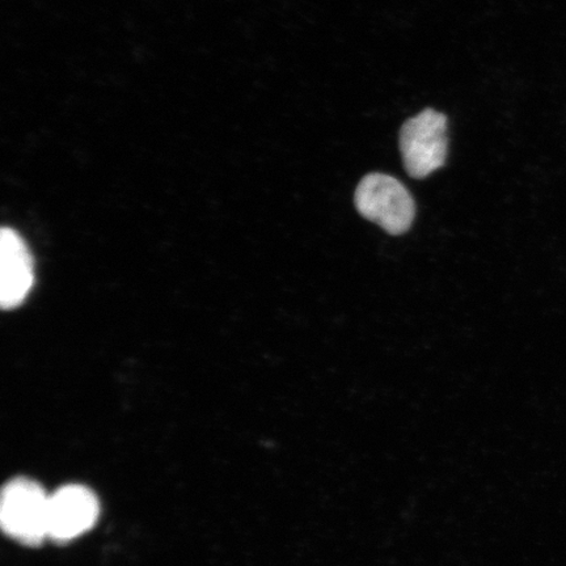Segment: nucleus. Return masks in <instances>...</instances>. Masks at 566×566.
Segmentation results:
<instances>
[{
    "label": "nucleus",
    "mask_w": 566,
    "mask_h": 566,
    "mask_svg": "<svg viewBox=\"0 0 566 566\" xmlns=\"http://www.w3.org/2000/svg\"><path fill=\"white\" fill-rule=\"evenodd\" d=\"M49 495L28 478L7 483L0 500V522L7 535L25 546H39L48 537Z\"/></svg>",
    "instance_id": "2"
},
{
    "label": "nucleus",
    "mask_w": 566,
    "mask_h": 566,
    "mask_svg": "<svg viewBox=\"0 0 566 566\" xmlns=\"http://www.w3.org/2000/svg\"><path fill=\"white\" fill-rule=\"evenodd\" d=\"M101 505L87 486L70 484L49 495L48 537L66 543L87 533L98 518Z\"/></svg>",
    "instance_id": "4"
},
{
    "label": "nucleus",
    "mask_w": 566,
    "mask_h": 566,
    "mask_svg": "<svg viewBox=\"0 0 566 566\" xmlns=\"http://www.w3.org/2000/svg\"><path fill=\"white\" fill-rule=\"evenodd\" d=\"M33 260L15 230L4 228L0 237V303L4 310L20 306L33 286Z\"/></svg>",
    "instance_id": "5"
},
{
    "label": "nucleus",
    "mask_w": 566,
    "mask_h": 566,
    "mask_svg": "<svg viewBox=\"0 0 566 566\" xmlns=\"http://www.w3.org/2000/svg\"><path fill=\"white\" fill-rule=\"evenodd\" d=\"M400 151L407 174L415 179L442 168L449 151L448 118L434 109L409 118L400 130Z\"/></svg>",
    "instance_id": "3"
},
{
    "label": "nucleus",
    "mask_w": 566,
    "mask_h": 566,
    "mask_svg": "<svg viewBox=\"0 0 566 566\" xmlns=\"http://www.w3.org/2000/svg\"><path fill=\"white\" fill-rule=\"evenodd\" d=\"M354 203L360 216L380 226L389 235H402L415 221L413 197L392 176H365L358 184Z\"/></svg>",
    "instance_id": "1"
}]
</instances>
